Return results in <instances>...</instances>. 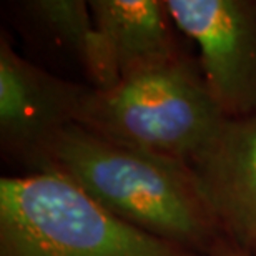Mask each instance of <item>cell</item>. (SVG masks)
Here are the masks:
<instances>
[{
    "label": "cell",
    "mask_w": 256,
    "mask_h": 256,
    "mask_svg": "<svg viewBox=\"0 0 256 256\" xmlns=\"http://www.w3.org/2000/svg\"><path fill=\"white\" fill-rule=\"evenodd\" d=\"M212 256H254V254L246 252V250L240 248L238 244L232 243L230 240H224V242L214 250Z\"/></svg>",
    "instance_id": "9"
},
{
    "label": "cell",
    "mask_w": 256,
    "mask_h": 256,
    "mask_svg": "<svg viewBox=\"0 0 256 256\" xmlns=\"http://www.w3.org/2000/svg\"><path fill=\"white\" fill-rule=\"evenodd\" d=\"M35 172H55L126 223L202 256L224 236L192 165L66 126Z\"/></svg>",
    "instance_id": "1"
},
{
    "label": "cell",
    "mask_w": 256,
    "mask_h": 256,
    "mask_svg": "<svg viewBox=\"0 0 256 256\" xmlns=\"http://www.w3.org/2000/svg\"><path fill=\"white\" fill-rule=\"evenodd\" d=\"M226 118L256 115V0H165Z\"/></svg>",
    "instance_id": "4"
},
{
    "label": "cell",
    "mask_w": 256,
    "mask_h": 256,
    "mask_svg": "<svg viewBox=\"0 0 256 256\" xmlns=\"http://www.w3.org/2000/svg\"><path fill=\"white\" fill-rule=\"evenodd\" d=\"M18 10L38 34L75 57L88 76L90 86L105 90L115 85L88 2L30 0L20 2Z\"/></svg>",
    "instance_id": "8"
},
{
    "label": "cell",
    "mask_w": 256,
    "mask_h": 256,
    "mask_svg": "<svg viewBox=\"0 0 256 256\" xmlns=\"http://www.w3.org/2000/svg\"><path fill=\"white\" fill-rule=\"evenodd\" d=\"M192 168L224 236L254 253L256 115L224 120Z\"/></svg>",
    "instance_id": "6"
},
{
    "label": "cell",
    "mask_w": 256,
    "mask_h": 256,
    "mask_svg": "<svg viewBox=\"0 0 256 256\" xmlns=\"http://www.w3.org/2000/svg\"><path fill=\"white\" fill-rule=\"evenodd\" d=\"M92 92L48 74L20 57L2 34L0 37V145L4 155L37 170L40 158L66 126L78 124Z\"/></svg>",
    "instance_id": "5"
},
{
    "label": "cell",
    "mask_w": 256,
    "mask_h": 256,
    "mask_svg": "<svg viewBox=\"0 0 256 256\" xmlns=\"http://www.w3.org/2000/svg\"><path fill=\"white\" fill-rule=\"evenodd\" d=\"M253 254H254V256H256V252H254V253H253Z\"/></svg>",
    "instance_id": "10"
},
{
    "label": "cell",
    "mask_w": 256,
    "mask_h": 256,
    "mask_svg": "<svg viewBox=\"0 0 256 256\" xmlns=\"http://www.w3.org/2000/svg\"><path fill=\"white\" fill-rule=\"evenodd\" d=\"M224 120L198 60L185 54L110 88L92 86L78 125L110 142L192 165Z\"/></svg>",
    "instance_id": "3"
},
{
    "label": "cell",
    "mask_w": 256,
    "mask_h": 256,
    "mask_svg": "<svg viewBox=\"0 0 256 256\" xmlns=\"http://www.w3.org/2000/svg\"><path fill=\"white\" fill-rule=\"evenodd\" d=\"M88 5L116 84L186 54L163 0H90Z\"/></svg>",
    "instance_id": "7"
},
{
    "label": "cell",
    "mask_w": 256,
    "mask_h": 256,
    "mask_svg": "<svg viewBox=\"0 0 256 256\" xmlns=\"http://www.w3.org/2000/svg\"><path fill=\"white\" fill-rule=\"evenodd\" d=\"M0 256H202L126 223L55 172L0 180Z\"/></svg>",
    "instance_id": "2"
}]
</instances>
